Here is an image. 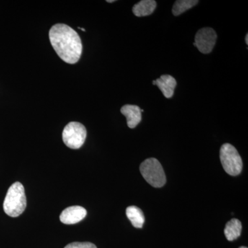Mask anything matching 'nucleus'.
Returning <instances> with one entry per match:
<instances>
[{
    "mask_svg": "<svg viewBox=\"0 0 248 248\" xmlns=\"http://www.w3.org/2000/svg\"><path fill=\"white\" fill-rule=\"evenodd\" d=\"M49 39L58 56L63 62L74 64L82 53V43L78 32L63 24H55L49 31Z\"/></svg>",
    "mask_w": 248,
    "mask_h": 248,
    "instance_id": "1",
    "label": "nucleus"
},
{
    "mask_svg": "<svg viewBox=\"0 0 248 248\" xmlns=\"http://www.w3.org/2000/svg\"><path fill=\"white\" fill-rule=\"evenodd\" d=\"M6 215L11 217H17L22 215L27 207V197L24 186L16 182L8 190L3 204Z\"/></svg>",
    "mask_w": 248,
    "mask_h": 248,
    "instance_id": "2",
    "label": "nucleus"
},
{
    "mask_svg": "<svg viewBox=\"0 0 248 248\" xmlns=\"http://www.w3.org/2000/svg\"><path fill=\"white\" fill-rule=\"evenodd\" d=\"M140 172L145 180L155 187H161L166 184V177L162 166L155 158H148L140 165Z\"/></svg>",
    "mask_w": 248,
    "mask_h": 248,
    "instance_id": "3",
    "label": "nucleus"
},
{
    "mask_svg": "<svg viewBox=\"0 0 248 248\" xmlns=\"http://www.w3.org/2000/svg\"><path fill=\"white\" fill-rule=\"evenodd\" d=\"M220 159L223 169L230 175H239L242 171V159L237 150L232 145L225 143L221 146Z\"/></svg>",
    "mask_w": 248,
    "mask_h": 248,
    "instance_id": "4",
    "label": "nucleus"
},
{
    "mask_svg": "<svg viewBox=\"0 0 248 248\" xmlns=\"http://www.w3.org/2000/svg\"><path fill=\"white\" fill-rule=\"evenodd\" d=\"M87 131L83 124L79 122H70L62 133V139L65 144L72 149H79L84 145Z\"/></svg>",
    "mask_w": 248,
    "mask_h": 248,
    "instance_id": "5",
    "label": "nucleus"
},
{
    "mask_svg": "<svg viewBox=\"0 0 248 248\" xmlns=\"http://www.w3.org/2000/svg\"><path fill=\"white\" fill-rule=\"evenodd\" d=\"M217 35L212 28H203L198 31L195 35L194 46H195L201 53L209 54L213 51L216 45Z\"/></svg>",
    "mask_w": 248,
    "mask_h": 248,
    "instance_id": "6",
    "label": "nucleus"
},
{
    "mask_svg": "<svg viewBox=\"0 0 248 248\" xmlns=\"http://www.w3.org/2000/svg\"><path fill=\"white\" fill-rule=\"evenodd\" d=\"M87 215L86 209L81 206L75 205L65 209L60 215L62 223L67 225L76 224L82 221Z\"/></svg>",
    "mask_w": 248,
    "mask_h": 248,
    "instance_id": "7",
    "label": "nucleus"
},
{
    "mask_svg": "<svg viewBox=\"0 0 248 248\" xmlns=\"http://www.w3.org/2000/svg\"><path fill=\"white\" fill-rule=\"evenodd\" d=\"M121 112L126 117L127 125L130 128H136L141 122V109L138 106L127 104L121 108Z\"/></svg>",
    "mask_w": 248,
    "mask_h": 248,
    "instance_id": "8",
    "label": "nucleus"
},
{
    "mask_svg": "<svg viewBox=\"0 0 248 248\" xmlns=\"http://www.w3.org/2000/svg\"><path fill=\"white\" fill-rule=\"evenodd\" d=\"M155 82L165 97L170 99L174 95L177 81L173 77L169 75H163L159 79L155 80Z\"/></svg>",
    "mask_w": 248,
    "mask_h": 248,
    "instance_id": "9",
    "label": "nucleus"
},
{
    "mask_svg": "<svg viewBox=\"0 0 248 248\" xmlns=\"http://www.w3.org/2000/svg\"><path fill=\"white\" fill-rule=\"evenodd\" d=\"M156 7V2L154 0H142L134 5L133 12L137 17H145L151 16Z\"/></svg>",
    "mask_w": 248,
    "mask_h": 248,
    "instance_id": "10",
    "label": "nucleus"
},
{
    "mask_svg": "<svg viewBox=\"0 0 248 248\" xmlns=\"http://www.w3.org/2000/svg\"><path fill=\"white\" fill-rule=\"evenodd\" d=\"M242 225L237 218H232L226 223L224 234L229 241H234L241 236Z\"/></svg>",
    "mask_w": 248,
    "mask_h": 248,
    "instance_id": "11",
    "label": "nucleus"
},
{
    "mask_svg": "<svg viewBox=\"0 0 248 248\" xmlns=\"http://www.w3.org/2000/svg\"><path fill=\"white\" fill-rule=\"evenodd\" d=\"M126 216L131 222L132 225L136 228H142L145 222L143 211L138 207L132 205L126 209Z\"/></svg>",
    "mask_w": 248,
    "mask_h": 248,
    "instance_id": "12",
    "label": "nucleus"
},
{
    "mask_svg": "<svg viewBox=\"0 0 248 248\" xmlns=\"http://www.w3.org/2000/svg\"><path fill=\"white\" fill-rule=\"evenodd\" d=\"M197 0H178L174 3L172 8V14L174 16H179L187 10L198 4Z\"/></svg>",
    "mask_w": 248,
    "mask_h": 248,
    "instance_id": "13",
    "label": "nucleus"
},
{
    "mask_svg": "<svg viewBox=\"0 0 248 248\" xmlns=\"http://www.w3.org/2000/svg\"><path fill=\"white\" fill-rule=\"evenodd\" d=\"M64 248H97L95 245L90 242H74L67 245Z\"/></svg>",
    "mask_w": 248,
    "mask_h": 248,
    "instance_id": "14",
    "label": "nucleus"
},
{
    "mask_svg": "<svg viewBox=\"0 0 248 248\" xmlns=\"http://www.w3.org/2000/svg\"><path fill=\"white\" fill-rule=\"evenodd\" d=\"M246 45H248V35L247 34V35H246Z\"/></svg>",
    "mask_w": 248,
    "mask_h": 248,
    "instance_id": "15",
    "label": "nucleus"
},
{
    "mask_svg": "<svg viewBox=\"0 0 248 248\" xmlns=\"http://www.w3.org/2000/svg\"><path fill=\"white\" fill-rule=\"evenodd\" d=\"M114 0H112V1H109V0H108L107 1V2H108V3H112V2H114Z\"/></svg>",
    "mask_w": 248,
    "mask_h": 248,
    "instance_id": "16",
    "label": "nucleus"
},
{
    "mask_svg": "<svg viewBox=\"0 0 248 248\" xmlns=\"http://www.w3.org/2000/svg\"><path fill=\"white\" fill-rule=\"evenodd\" d=\"M153 84L156 85V82H155V80H154V81H153Z\"/></svg>",
    "mask_w": 248,
    "mask_h": 248,
    "instance_id": "17",
    "label": "nucleus"
},
{
    "mask_svg": "<svg viewBox=\"0 0 248 248\" xmlns=\"http://www.w3.org/2000/svg\"><path fill=\"white\" fill-rule=\"evenodd\" d=\"M239 248H248L245 247V246H242V247H240Z\"/></svg>",
    "mask_w": 248,
    "mask_h": 248,
    "instance_id": "18",
    "label": "nucleus"
}]
</instances>
